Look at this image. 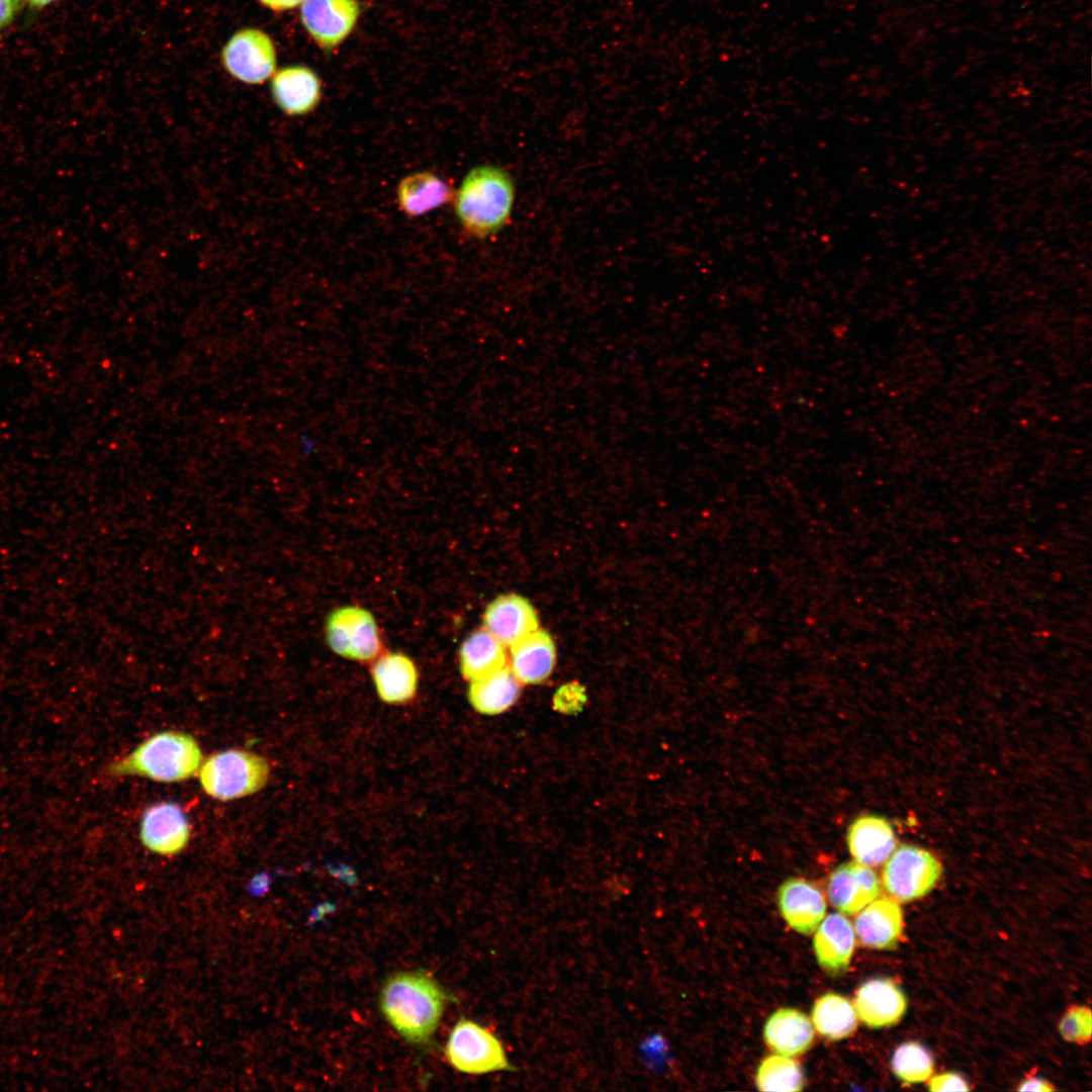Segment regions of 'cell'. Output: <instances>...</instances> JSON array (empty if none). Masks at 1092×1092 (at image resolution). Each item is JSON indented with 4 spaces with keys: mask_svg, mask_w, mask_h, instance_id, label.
Returning <instances> with one entry per match:
<instances>
[{
    "mask_svg": "<svg viewBox=\"0 0 1092 1092\" xmlns=\"http://www.w3.org/2000/svg\"><path fill=\"white\" fill-rule=\"evenodd\" d=\"M506 648L484 628L472 632L459 651L462 675L474 680L503 668L508 664Z\"/></svg>",
    "mask_w": 1092,
    "mask_h": 1092,
    "instance_id": "cb8c5ba5",
    "label": "cell"
},
{
    "mask_svg": "<svg viewBox=\"0 0 1092 1092\" xmlns=\"http://www.w3.org/2000/svg\"><path fill=\"white\" fill-rule=\"evenodd\" d=\"M203 792L219 801H231L261 791L270 777V765L262 755L230 748L202 761L197 772Z\"/></svg>",
    "mask_w": 1092,
    "mask_h": 1092,
    "instance_id": "277c9868",
    "label": "cell"
},
{
    "mask_svg": "<svg viewBox=\"0 0 1092 1092\" xmlns=\"http://www.w3.org/2000/svg\"><path fill=\"white\" fill-rule=\"evenodd\" d=\"M854 920V931L861 944L876 949H892L901 938L903 913L896 900L875 899Z\"/></svg>",
    "mask_w": 1092,
    "mask_h": 1092,
    "instance_id": "d6986e66",
    "label": "cell"
},
{
    "mask_svg": "<svg viewBox=\"0 0 1092 1092\" xmlns=\"http://www.w3.org/2000/svg\"><path fill=\"white\" fill-rule=\"evenodd\" d=\"M379 698L388 704L410 702L418 689V670L413 660L399 652L379 656L371 669Z\"/></svg>",
    "mask_w": 1092,
    "mask_h": 1092,
    "instance_id": "7402d4cb",
    "label": "cell"
},
{
    "mask_svg": "<svg viewBox=\"0 0 1092 1092\" xmlns=\"http://www.w3.org/2000/svg\"><path fill=\"white\" fill-rule=\"evenodd\" d=\"M763 1038L778 1055L796 1057L811 1048L814 1031L805 1013L794 1008H781L765 1021Z\"/></svg>",
    "mask_w": 1092,
    "mask_h": 1092,
    "instance_id": "44dd1931",
    "label": "cell"
},
{
    "mask_svg": "<svg viewBox=\"0 0 1092 1092\" xmlns=\"http://www.w3.org/2000/svg\"><path fill=\"white\" fill-rule=\"evenodd\" d=\"M455 189L431 171H417L404 176L396 186L400 210L410 217L424 215L451 202Z\"/></svg>",
    "mask_w": 1092,
    "mask_h": 1092,
    "instance_id": "ffe728a7",
    "label": "cell"
},
{
    "mask_svg": "<svg viewBox=\"0 0 1092 1092\" xmlns=\"http://www.w3.org/2000/svg\"><path fill=\"white\" fill-rule=\"evenodd\" d=\"M334 910V906L330 903H324L316 906L309 915L308 923H314L324 918L328 913Z\"/></svg>",
    "mask_w": 1092,
    "mask_h": 1092,
    "instance_id": "836d02e7",
    "label": "cell"
},
{
    "mask_svg": "<svg viewBox=\"0 0 1092 1092\" xmlns=\"http://www.w3.org/2000/svg\"><path fill=\"white\" fill-rule=\"evenodd\" d=\"M517 190L513 176L494 164L471 168L452 199L462 230L473 239L498 234L510 221Z\"/></svg>",
    "mask_w": 1092,
    "mask_h": 1092,
    "instance_id": "7a4b0ae2",
    "label": "cell"
},
{
    "mask_svg": "<svg viewBox=\"0 0 1092 1092\" xmlns=\"http://www.w3.org/2000/svg\"><path fill=\"white\" fill-rule=\"evenodd\" d=\"M451 995L429 973L394 972L383 981L379 1008L385 1019L408 1043L428 1049L434 1039Z\"/></svg>",
    "mask_w": 1092,
    "mask_h": 1092,
    "instance_id": "6da1fadb",
    "label": "cell"
},
{
    "mask_svg": "<svg viewBox=\"0 0 1092 1092\" xmlns=\"http://www.w3.org/2000/svg\"><path fill=\"white\" fill-rule=\"evenodd\" d=\"M270 90L276 106L289 116L311 112L322 98L321 80L305 66H288L277 71Z\"/></svg>",
    "mask_w": 1092,
    "mask_h": 1092,
    "instance_id": "5bb4252c",
    "label": "cell"
},
{
    "mask_svg": "<svg viewBox=\"0 0 1092 1092\" xmlns=\"http://www.w3.org/2000/svg\"><path fill=\"white\" fill-rule=\"evenodd\" d=\"M778 905L782 916L797 932L809 935L825 917L826 901L821 890L813 883L791 878L778 891Z\"/></svg>",
    "mask_w": 1092,
    "mask_h": 1092,
    "instance_id": "9a60e30c",
    "label": "cell"
},
{
    "mask_svg": "<svg viewBox=\"0 0 1092 1092\" xmlns=\"http://www.w3.org/2000/svg\"><path fill=\"white\" fill-rule=\"evenodd\" d=\"M508 666L522 685H538L551 674L556 646L548 632L537 629L509 647Z\"/></svg>",
    "mask_w": 1092,
    "mask_h": 1092,
    "instance_id": "ac0fdd59",
    "label": "cell"
},
{
    "mask_svg": "<svg viewBox=\"0 0 1092 1092\" xmlns=\"http://www.w3.org/2000/svg\"><path fill=\"white\" fill-rule=\"evenodd\" d=\"M880 881L871 867L855 860L839 864L830 874L827 894L830 903L841 913L852 915L880 894Z\"/></svg>",
    "mask_w": 1092,
    "mask_h": 1092,
    "instance_id": "7c38bea8",
    "label": "cell"
},
{
    "mask_svg": "<svg viewBox=\"0 0 1092 1092\" xmlns=\"http://www.w3.org/2000/svg\"><path fill=\"white\" fill-rule=\"evenodd\" d=\"M1091 1011L1085 1006H1073L1062 1017L1059 1030L1068 1041L1086 1043L1091 1039Z\"/></svg>",
    "mask_w": 1092,
    "mask_h": 1092,
    "instance_id": "83f0119b",
    "label": "cell"
},
{
    "mask_svg": "<svg viewBox=\"0 0 1092 1092\" xmlns=\"http://www.w3.org/2000/svg\"><path fill=\"white\" fill-rule=\"evenodd\" d=\"M327 642L331 649L346 658L370 661L381 651V639L372 614L357 606L333 611L326 624Z\"/></svg>",
    "mask_w": 1092,
    "mask_h": 1092,
    "instance_id": "52a82bcc",
    "label": "cell"
},
{
    "mask_svg": "<svg viewBox=\"0 0 1092 1092\" xmlns=\"http://www.w3.org/2000/svg\"><path fill=\"white\" fill-rule=\"evenodd\" d=\"M811 1019L816 1030L832 1040L849 1036L857 1026V1014L853 1004L837 993H826L817 998L812 1007Z\"/></svg>",
    "mask_w": 1092,
    "mask_h": 1092,
    "instance_id": "d4e9b609",
    "label": "cell"
},
{
    "mask_svg": "<svg viewBox=\"0 0 1092 1092\" xmlns=\"http://www.w3.org/2000/svg\"><path fill=\"white\" fill-rule=\"evenodd\" d=\"M140 839L143 845L154 853L177 854L187 846L190 839L188 818L174 802L153 804L142 816Z\"/></svg>",
    "mask_w": 1092,
    "mask_h": 1092,
    "instance_id": "30bf717a",
    "label": "cell"
},
{
    "mask_svg": "<svg viewBox=\"0 0 1092 1092\" xmlns=\"http://www.w3.org/2000/svg\"><path fill=\"white\" fill-rule=\"evenodd\" d=\"M221 62L235 79L250 85L268 80L276 68V49L263 30L248 27L235 32L221 51Z\"/></svg>",
    "mask_w": 1092,
    "mask_h": 1092,
    "instance_id": "ba28073f",
    "label": "cell"
},
{
    "mask_svg": "<svg viewBox=\"0 0 1092 1092\" xmlns=\"http://www.w3.org/2000/svg\"><path fill=\"white\" fill-rule=\"evenodd\" d=\"M1017 1090L1046 1092L1054 1091L1056 1090V1088L1044 1079L1037 1077H1028L1020 1084V1086H1018Z\"/></svg>",
    "mask_w": 1092,
    "mask_h": 1092,
    "instance_id": "1f68e13d",
    "label": "cell"
},
{
    "mask_svg": "<svg viewBox=\"0 0 1092 1092\" xmlns=\"http://www.w3.org/2000/svg\"><path fill=\"white\" fill-rule=\"evenodd\" d=\"M483 628L506 647H511L539 629V618L528 599L507 594L488 604L483 615Z\"/></svg>",
    "mask_w": 1092,
    "mask_h": 1092,
    "instance_id": "8fae6325",
    "label": "cell"
},
{
    "mask_svg": "<svg viewBox=\"0 0 1092 1092\" xmlns=\"http://www.w3.org/2000/svg\"><path fill=\"white\" fill-rule=\"evenodd\" d=\"M22 4L23 0H0V29L13 21Z\"/></svg>",
    "mask_w": 1092,
    "mask_h": 1092,
    "instance_id": "f546056e",
    "label": "cell"
},
{
    "mask_svg": "<svg viewBox=\"0 0 1092 1092\" xmlns=\"http://www.w3.org/2000/svg\"><path fill=\"white\" fill-rule=\"evenodd\" d=\"M203 761L198 741L189 733L166 730L140 743L108 766L114 777L136 776L160 783H178L196 775Z\"/></svg>",
    "mask_w": 1092,
    "mask_h": 1092,
    "instance_id": "3957f363",
    "label": "cell"
},
{
    "mask_svg": "<svg viewBox=\"0 0 1092 1092\" xmlns=\"http://www.w3.org/2000/svg\"><path fill=\"white\" fill-rule=\"evenodd\" d=\"M444 1054L450 1066L463 1074L518 1070L509 1062L502 1040L487 1027L465 1017L454 1024Z\"/></svg>",
    "mask_w": 1092,
    "mask_h": 1092,
    "instance_id": "5b68a950",
    "label": "cell"
},
{
    "mask_svg": "<svg viewBox=\"0 0 1092 1092\" xmlns=\"http://www.w3.org/2000/svg\"><path fill=\"white\" fill-rule=\"evenodd\" d=\"M853 1006L859 1019L871 1028L891 1026L907 1009V998L891 979H872L857 989Z\"/></svg>",
    "mask_w": 1092,
    "mask_h": 1092,
    "instance_id": "4fadbf2b",
    "label": "cell"
},
{
    "mask_svg": "<svg viewBox=\"0 0 1092 1092\" xmlns=\"http://www.w3.org/2000/svg\"><path fill=\"white\" fill-rule=\"evenodd\" d=\"M33 8L41 9L57 0H26Z\"/></svg>",
    "mask_w": 1092,
    "mask_h": 1092,
    "instance_id": "e575fe53",
    "label": "cell"
},
{
    "mask_svg": "<svg viewBox=\"0 0 1092 1092\" xmlns=\"http://www.w3.org/2000/svg\"><path fill=\"white\" fill-rule=\"evenodd\" d=\"M521 686L507 664L490 674L470 680L468 699L477 712L496 715L518 701Z\"/></svg>",
    "mask_w": 1092,
    "mask_h": 1092,
    "instance_id": "603a6c76",
    "label": "cell"
},
{
    "mask_svg": "<svg viewBox=\"0 0 1092 1092\" xmlns=\"http://www.w3.org/2000/svg\"><path fill=\"white\" fill-rule=\"evenodd\" d=\"M895 1076L906 1083H922L933 1073L934 1061L931 1053L921 1043L908 1041L900 1044L891 1060Z\"/></svg>",
    "mask_w": 1092,
    "mask_h": 1092,
    "instance_id": "4316f807",
    "label": "cell"
},
{
    "mask_svg": "<svg viewBox=\"0 0 1092 1092\" xmlns=\"http://www.w3.org/2000/svg\"><path fill=\"white\" fill-rule=\"evenodd\" d=\"M265 7L274 11L293 9L302 4L304 0H258Z\"/></svg>",
    "mask_w": 1092,
    "mask_h": 1092,
    "instance_id": "d6a6232c",
    "label": "cell"
},
{
    "mask_svg": "<svg viewBox=\"0 0 1092 1092\" xmlns=\"http://www.w3.org/2000/svg\"><path fill=\"white\" fill-rule=\"evenodd\" d=\"M846 841L854 860L868 867L885 863L897 846L891 823L882 816L872 814L853 820L848 827Z\"/></svg>",
    "mask_w": 1092,
    "mask_h": 1092,
    "instance_id": "2e32d148",
    "label": "cell"
},
{
    "mask_svg": "<svg viewBox=\"0 0 1092 1092\" xmlns=\"http://www.w3.org/2000/svg\"><path fill=\"white\" fill-rule=\"evenodd\" d=\"M271 884V878L266 873L256 875L248 884V891L254 897L264 896Z\"/></svg>",
    "mask_w": 1092,
    "mask_h": 1092,
    "instance_id": "4dcf8cb0",
    "label": "cell"
},
{
    "mask_svg": "<svg viewBox=\"0 0 1092 1092\" xmlns=\"http://www.w3.org/2000/svg\"><path fill=\"white\" fill-rule=\"evenodd\" d=\"M805 1077L800 1065L782 1055L764 1058L755 1074V1085L760 1091H800Z\"/></svg>",
    "mask_w": 1092,
    "mask_h": 1092,
    "instance_id": "484cf974",
    "label": "cell"
},
{
    "mask_svg": "<svg viewBox=\"0 0 1092 1092\" xmlns=\"http://www.w3.org/2000/svg\"><path fill=\"white\" fill-rule=\"evenodd\" d=\"M813 947L819 966L829 975L845 973L854 949V929L840 913H831L815 929Z\"/></svg>",
    "mask_w": 1092,
    "mask_h": 1092,
    "instance_id": "e0dca14e",
    "label": "cell"
},
{
    "mask_svg": "<svg viewBox=\"0 0 1092 1092\" xmlns=\"http://www.w3.org/2000/svg\"><path fill=\"white\" fill-rule=\"evenodd\" d=\"M359 15L356 0H304L300 8L304 28L324 49L339 46L352 32Z\"/></svg>",
    "mask_w": 1092,
    "mask_h": 1092,
    "instance_id": "9c48e42d",
    "label": "cell"
},
{
    "mask_svg": "<svg viewBox=\"0 0 1092 1092\" xmlns=\"http://www.w3.org/2000/svg\"><path fill=\"white\" fill-rule=\"evenodd\" d=\"M942 874L940 861L928 850L903 844L885 861L883 886L899 902H910L927 895Z\"/></svg>",
    "mask_w": 1092,
    "mask_h": 1092,
    "instance_id": "8992f818",
    "label": "cell"
},
{
    "mask_svg": "<svg viewBox=\"0 0 1092 1092\" xmlns=\"http://www.w3.org/2000/svg\"><path fill=\"white\" fill-rule=\"evenodd\" d=\"M927 1088L930 1091H969L971 1088L966 1079L954 1072H945L929 1078Z\"/></svg>",
    "mask_w": 1092,
    "mask_h": 1092,
    "instance_id": "f1b7e54d",
    "label": "cell"
}]
</instances>
